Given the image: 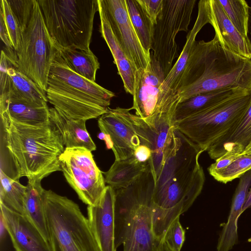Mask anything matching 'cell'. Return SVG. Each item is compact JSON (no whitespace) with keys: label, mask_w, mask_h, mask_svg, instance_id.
Here are the masks:
<instances>
[{"label":"cell","mask_w":251,"mask_h":251,"mask_svg":"<svg viewBox=\"0 0 251 251\" xmlns=\"http://www.w3.org/2000/svg\"><path fill=\"white\" fill-rule=\"evenodd\" d=\"M203 151L175 128L171 145L154 181L153 231L159 242L170 226L193 204L205 181L199 161Z\"/></svg>","instance_id":"6da1fadb"},{"label":"cell","mask_w":251,"mask_h":251,"mask_svg":"<svg viewBox=\"0 0 251 251\" xmlns=\"http://www.w3.org/2000/svg\"><path fill=\"white\" fill-rule=\"evenodd\" d=\"M0 115V171L15 179L41 180L61 171L59 158L65 148L52 123L31 126L14 122L5 112Z\"/></svg>","instance_id":"7a4b0ae2"},{"label":"cell","mask_w":251,"mask_h":251,"mask_svg":"<svg viewBox=\"0 0 251 251\" xmlns=\"http://www.w3.org/2000/svg\"><path fill=\"white\" fill-rule=\"evenodd\" d=\"M54 45L47 81L48 102L75 120L87 121L107 112L115 94L73 71Z\"/></svg>","instance_id":"3957f363"},{"label":"cell","mask_w":251,"mask_h":251,"mask_svg":"<svg viewBox=\"0 0 251 251\" xmlns=\"http://www.w3.org/2000/svg\"><path fill=\"white\" fill-rule=\"evenodd\" d=\"M154 181L150 167L131 185L115 190V242L123 251H155L153 231Z\"/></svg>","instance_id":"277c9868"},{"label":"cell","mask_w":251,"mask_h":251,"mask_svg":"<svg viewBox=\"0 0 251 251\" xmlns=\"http://www.w3.org/2000/svg\"><path fill=\"white\" fill-rule=\"evenodd\" d=\"M54 44L62 49L88 50L98 0H37Z\"/></svg>","instance_id":"5b68a950"},{"label":"cell","mask_w":251,"mask_h":251,"mask_svg":"<svg viewBox=\"0 0 251 251\" xmlns=\"http://www.w3.org/2000/svg\"><path fill=\"white\" fill-rule=\"evenodd\" d=\"M44 205L52 251H100L88 218L77 203L45 190Z\"/></svg>","instance_id":"8992f818"},{"label":"cell","mask_w":251,"mask_h":251,"mask_svg":"<svg viewBox=\"0 0 251 251\" xmlns=\"http://www.w3.org/2000/svg\"><path fill=\"white\" fill-rule=\"evenodd\" d=\"M251 103V92H240L173 125L203 151H207L237 126Z\"/></svg>","instance_id":"52a82bcc"},{"label":"cell","mask_w":251,"mask_h":251,"mask_svg":"<svg viewBox=\"0 0 251 251\" xmlns=\"http://www.w3.org/2000/svg\"><path fill=\"white\" fill-rule=\"evenodd\" d=\"M54 47L35 0L30 22L22 33L20 47L15 51V66L46 93Z\"/></svg>","instance_id":"ba28073f"},{"label":"cell","mask_w":251,"mask_h":251,"mask_svg":"<svg viewBox=\"0 0 251 251\" xmlns=\"http://www.w3.org/2000/svg\"><path fill=\"white\" fill-rule=\"evenodd\" d=\"M196 2V0H163L162 9L153 26L151 50L166 77L179 56L176 36L180 31H188Z\"/></svg>","instance_id":"9c48e42d"},{"label":"cell","mask_w":251,"mask_h":251,"mask_svg":"<svg viewBox=\"0 0 251 251\" xmlns=\"http://www.w3.org/2000/svg\"><path fill=\"white\" fill-rule=\"evenodd\" d=\"M59 160L61 171L80 200L88 205L96 204L106 186L91 151L81 147L65 148Z\"/></svg>","instance_id":"30bf717a"},{"label":"cell","mask_w":251,"mask_h":251,"mask_svg":"<svg viewBox=\"0 0 251 251\" xmlns=\"http://www.w3.org/2000/svg\"><path fill=\"white\" fill-rule=\"evenodd\" d=\"M207 24H209V20L206 0H201L198 3L197 19L192 29L187 34L182 51L160 87L157 110L158 118L172 119L175 109L173 99L179 90L183 73L194 49L196 36Z\"/></svg>","instance_id":"8fae6325"},{"label":"cell","mask_w":251,"mask_h":251,"mask_svg":"<svg viewBox=\"0 0 251 251\" xmlns=\"http://www.w3.org/2000/svg\"><path fill=\"white\" fill-rule=\"evenodd\" d=\"M111 29L126 55L137 70L145 69L151 53L143 48L132 25L126 0H100Z\"/></svg>","instance_id":"7c38bea8"},{"label":"cell","mask_w":251,"mask_h":251,"mask_svg":"<svg viewBox=\"0 0 251 251\" xmlns=\"http://www.w3.org/2000/svg\"><path fill=\"white\" fill-rule=\"evenodd\" d=\"M130 108H108L98 119L101 131L99 137L104 140L106 147L111 149L115 160L126 159L133 155L140 141L128 116Z\"/></svg>","instance_id":"4fadbf2b"},{"label":"cell","mask_w":251,"mask_h":251,"mask_svg":"<svg viewBox=\"0 0 251 251\" xmlns=\"http://www.w3.org/2000/svg\"><path fill=\"white\" fill-rule=\"evenodd\" d=\"M166 76L158 62L151 52V61L145 69L135 72L133 105L136 115L151 122L158 118V104L160 87Z\"/></svg>","instance_id":"5bb4252c"},{"label":"cell","mask_w":251,"mask_h":251,"mask_svg":"<svg viewBox=\"0 0 251 251\" xmlns=\"http://www.w3.org/2000/svg\"><path fill=\"white\" fill-rule=\"evenodd\" d=\"M129 111L128 116L140 144L147 146L151 151V157L148 163L154 181L172 144L175 128L171 119L163 118L147 122Z\"/></svg>","instance_id":"9a60e30c"},{"label":"cell","mask_w":251,"mask_h":251,"mask_svg":"<svg viewBox=\"0 0 251 251\" xmlns=\"http://www.w3.org/2000/svg\"><path fill=\"white\" fill-rule=\"evenodd\" d=\"M116 191L106 186L98 201L88 205L87 218L100 251H116L115 242Z\"/></svg>","instance_id":"2e32d148"},{"label":"cell","mask_w":251,"mask_h":251,"mask_svg":"<svg viewBox=\"0 0 251 251\" xmlns=\"http://www.w3.org/2000/svg\"><path fill=\"white\" fill-rule=\"evenodd\" d=\"M0 205V217L16 251H52L49 242L23 215Z\"/></svg>","instance_id":"e0dca14e"},{"label":"cell","mask_w":251,"mask_h":251,"mask_svg":"<svg viewBox=\"0 0 251 251\" xmlns=\"http://www.w3.org/2000/svg\"><path fill=\"white\" fill-rule=\"evenodd\" d=\"M209 24L223 48L235 54L251 59V43L241 34L226 15L219 0H206Z\"/></svg>","instance_id":"ac0fdd59"},{"label":"cell","mask_w":251,"mask_h":251,"mask_svg":"<svg viewBox=\"0 0 251 251\" xmlns=\"http://www.w3.org/2000/svg\"><path fill=\"white\" fill-rule=\"evenodd\" d=\"M251 186V169L239 178L233 196L227 222L220 233L217 251H229L238 242L237 221Z\"/></svg>","instance_id":"d6986e66"},{"label":"cell","mask_w":251,"mask_h":251,"mask_svg":"<svg viewBox=\"0 0 251 251\" xmlns=\"http://www.w3.org/2000/svg\"><path fill=\"white\" fill-rule=\"evenodd\" d=\"M98 4L100 21V32L112 53L118 74L123 82L125 90L133 96L136 70L133 67L115 37L100 0H98Z\"/></svg>","instance_id":"ffe728a7"},{"label":"cell","mask_w":251,"mask_h":251,"mask_svg":"<svg viewBox=\"0 0 251 251\" xmlns=\"http://www.w3.org/2000/svg\"><path fill=\"white\" fill-rule=\"evenodd\" d=\"M50 120L60 133L65 148H84L91 151L96 146L86 127V120L69 119L55 108H49Z\"/></svg>","instance_id":"44dd1931"},{"label":"cell","mask_w":251,"mask_h":251,"mask_svg":"<svg viewBox=\"0 0 251 251\" xmlns=\"http://www.w3.org/2000/svg\"><path fill=\"white\" fill-rule=\"evenodd\" d=\"M244 91H249L239 87H226L195 95L177 104L172 117V123L174 125Z\"/></svg>","instance_id":"7402d4cb"},{"label":"cell","mask_w":251,"mask_h":251,"mask_svg":"<svg viewBox=\"0 0 251 251\" xmlns=\"http://www.w3.org/2000/svg\"><path fill=\"white\" fill-rule=\"evenodd\" d=\"M0 112H5L13 121L23 125L39 126L50 122L48 104L33 103L12 95Z\"/></svg>","instance_id":"603a6c76"},{"label":"cell","mask_w":251,"mask_h":251,"mask_svg":"<svg viewBox=\"0 0 251 251\" xmlns=\"http://www.w3.org/2000/svg\"><path fill=\"white\" fill-rule=\"evenodd\" d=\"M251 142V103L237 126L213 144L207 151L209 156L215 160L229 151L234 152L239 156Z\"/></svg>","instance_id":"cb8c5ba5"},{"label":"cell","mask_w":251,"mask_h":251,"mask_svg":"<svg viewBox=\"0 0 251 251\" xmlns=\"http://www.w3.org/2000/svg\"><path fill=\"white\" fill-rule=\"evenodd\" d=\"M41 180H28L24 201L23 215L49 242V234L44 205Z\"/></svg>","instance_id":"d4e9b609"},{"label":"cell","mask_w":251,"mask_h":251,"mask_svg":"<svg viewBox=\"0 0 251 251\" xmlns=\"http://www.w3.org/2000/svg\"><path fill=\"white\" fill-rule=\"evenodd\" d=\"M149 166L148 162H140L134 155L115 160L109 169L103 173L105 182L115 190L127 188L146 171Z\"/></svg>","instance_id":"484cf974"},{"label":"cell","mask_w":251,"mask_h":251,"mask_svg":"<svg viewBox=\"0 0 251 251\" xmlns=\"http://www.w3.org/2000/svg\"><path fill=\"white\" fill-rule=\"evenodd\" d=\"M58 48L73 71L90 81L95 82L96 73L100 68V64L98 58L91 50H85Z\"/></svg>","instance_id":"4316f807"},{"label":"cell","mask_w":251,"mask_h":251,"mask_svg":"<svg viewBox=\"0 0 251 251\" xmlns=\"http://www.w3.org/2000/svg\"><path fill=\"white\" fill-rule=\"evenodd\" d=\"M8 74L11 80L10 95H14L33 103L47 104L48 100L46 93L33 81L20 72L12 63L8 68Z\"/></svg>","instance_id":"83f0119b"},{"label":"cell","mask_w":251,"mask_h":251,"mask_svg":"<svg viewBox=\"0 0 251 251\" xmlns=\"http://www.w3.org/2000/svg\"><path fill=\"white\" fill-rule=\"evenodd\" d=\"M0 179V203L23 215L26 186L23 185L19 180L11 178L1 171Z\"/></svg>","instance_id":"f1b7e54d"},{"label":"cell","mask_w":251,"mask_h":251,"mask_svg":"<svg viewBox=\"0 0 251 251\" xmlns=\"http://www.w3.org/2000/svg\"><path fill=\"white\" fill-rule=\"evenodd\" d=\"M132 25L144 50L151 53L153 25L137 0H126Z\"/></svg>","instance_id":"f546056e"},{"label":"cell","mask_w":251,"mask_h":251,"mask_svg":"<svg viewBox=\"0 0 251 251\" xmlns=\"http://www.w3.org/2000/svg\"><path fill=\"white\" fill-rule=\"evenodd\" d=\"M219 1L235 28L243 36L248 37L250 6L247 2L244 0Z\"/></svg>","instance_id":"4dcf8cb0"},{"label":"cell","mask_w":251,"mask_h":251,"mask_svg":"<svg viewBox=\"0 0 251 251\" xmlns=\"http://www.w3.org/2000/svg\"><path fill=\"white\" fill-rule=\"evenodd\" d=\"M251 169V155L242 154L225 168L209 173L218 181L226 183Z\"/></svg>","instance_id":"1f68e13d"},{"label":"cell","mask_w":251,"mask_h":251,"mask_svg":"<svg viewBox=\"0 0 251 251\" xmlns=\"http://www.w3.org/2000/svg\"><path fill=\"white\" fill-rule=\"evenodd\" d=\"M0 13L2 15L11 44L15 51L19 49L22 32L7 0H0Z\"/></svg>","instance_id":"d6a6232c"},{"label":"cell","mask_w":251,"mask_h":251,"mask_svg":"<svg viewBox=\"0 0 251 251\" xmlns=\"http://www.w3.org/2000/svg\"><path fill=\"white\" fill-rule=\"evenodd\" d=\"M7 0L22 33L30 22L35 0Z\"/></svg>","instance_id":"836d02e7"},{"label":"cell","mask_w":251,"mask_h":251,"mask_svg":"<svg viewBox=\"0 0 251 251\" xmlns=\"http://www.w3.org/2000/svg\"><path fill=\"white\" fill-rule=\"evenodd\" d=\"M12 62L2 50L0 60V108L8 101L11 92V80L8 74V68Z\"/></svg>","instance_id":"e575fe53"},{"label":"cell","mask_w":251,"mask_h":251,"mask_svg":"<svg viewBox=\"0 0 251 251\" xmlns=\"http://www.w3.org/2000/svg\"><path fill=\"white\" fill-rule=\"evenodd\" d=\"M185 239V231L182 226L179 217L177 218L165 232L162 240L173 251H180Z\"/></svg>","instance_id":"d590c367"},{"label":"cell","mask_w":251,"mask_h":251,"mask_svg":"<svg viewBox=\"0 0 251 251\" xmlns=\"http://www.w3.org/2000/svg\"><path fill=\"white\" fill-rule=\"evenodd\" d=\"M137 1L145 14L152 25H154L162 9L163 0H137Z\"/></svg>","instance_id":"8d00e7d4"},{"label":"cell","mask_w":251,"mask_h":251,"mask_svg":"<svg viewBox=\"0 0 251 251\" xmlns=\"http://www.w3.org/2000/svg\"><path fill=\"white\" fill-rule=\"evenodd\" d=\"M151 150L147 146L142 144H140L135 148L133 153L135 159L142 163L148 162L151 159Z\"/></svg>","instance_id":"74e56055"},{"label":"cell","mask_w":251,"mask_h":251,"mask_svg":"<svg viewBox=\"0 0 251 251\" xmlns=\"http://www.w3.org/2000/svg\"><path fill=\"white\" fill-rule=\"evenodd\" d=\"M0 36L7 50H14L11 44L2 15L0 13Z\"/></svg>","instance_id":"f35d334b"},{"label":"cell","mask_w":251,"mask_h":251,"mask_svg":"<svg viewBox=\"0 0 251 251\" xmlns=\"http://www.w3.org/2000/svg\"><path fill=\"white\" fill-rule=\"evenodd\" d=\"M155 251H173L167 245L163 240H161L157 245Z\"/></svg>","instance_id":"ab89813d"},{"label":"cell","mask_w":251,"mask_h":251,"mask_svg":"<svg viewBox=\"0 0 251 251\" xmlns=\"http://www.w3.org/2000/svg\"><path fill=\"white\" fill-rule=\"evenodd\" d=\"M251 207V186L249 189L246 201L242 209V213L247 208Z\"/></svg>","instance_id":"60d3db41"},{"label":"cell","mask_w":251,"mask_h":251,"mask_svg":"<svg viewBox=\"0 0 251 251\" xmlns=\"http://www.w3.org/2000/svg\"><path fill=\"white\" fill-rule=\"evenodd\" d=\"M248 37L251 43V7H250L249 8V20Z\"/></svg>","instance_id":"b9f144b4"},{"label":"cell","mask_w":251,"mask_h":251,"mask_svg":"<svg viewBox=\"0 0 251 251\" xmlns=\"http://www.w3.org/2000/svg\"><path fill=\"white\" fill-rule=\"evenodd\" d=\"M242 154L251 155V142L239 155Z\"/></svg>","instance_id":"7bdbcfd3"}]
</instances>
